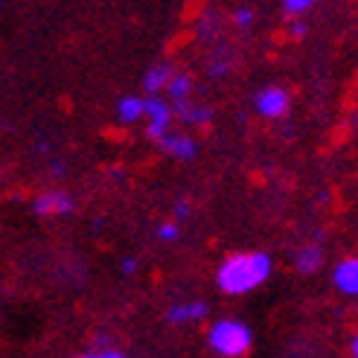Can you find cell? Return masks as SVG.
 Returning <instances> with one entry per match:
<instances>
[{
	"mask_svg": "<svg viewBox=\"0 0 358 358\" xmlns=\"http://www.w3.org/2000/svg\"><path fill=\"white\" fill-rule=\"evenodd\" d=\"M91 355H102V358H120V355H122V350H120V344L114 341L111 335H99L96 341H94Z\"/></svg>",
	"mask_w": 358,
	"mask_h": 358,
	"instance_id": "cell-15",
	"label": "cell"
},
{
	"mask_svg": "<svg viewBox=\"0 0 358 358\" xmlns=\"http://www.w3.org/2000/svg\"><path fill=\"white\" fill-rule=\"evenodd\" d=\"M274 274V259L265 250H242L227 254L216 268V285L227 297H242L257 292L259 285Z\"/></svg>",
	"mask_w": 358,
	"mask_h": 358,
	"instance_id": "cell-1",
	"label": "cell"
},
{
	"mask_svg": "<svg viewBox=\"0 0 358 358\" xmlns=\"http://www.w3.org/2000/svg\"><path fill=\"white\" fill-rule=\"evenodd\" d=\"M254 111L262 120H282L292 111V94L280 85L259 87V91L254 94Z\"/></svg>",
	"mask_w": 358,
	"mask_h": 358,
	"instance_id": "cell-4",
	"label": "cell"
},
{
	"mask_svg": "<svg viewBox=\"0 0 358 358\" xmlns=\"http://www.w3.org/2000/svg\"><path fill=\"white\" fill-rule=\"evenodd\" d=\"M187 216H189V201H187V199H178V201H175V219L184 222Z\"/></svg>",
	"mask_w": 358,
	"mask_h": 358,
	"instance_id": "cell-22",
	"label": "cell"
},
{
	"mask_svg": "<svg viewBox=\"0 0 358 358\" xmlns=\"http://www.w3.org/2000/svg\"><path fill=\"white\" fill-rule=\"evenodd\" d=\"M332 285L344 297H358V257H347L332 268Z\"/></svg>",
	"mask_w": 358,
	"mask_h": 358,
	"instance_id": "cell-8",
	"label": "cell"
},
{
	"mask_svg": "<svg viewBox=\"0 0 358 358\" xmlns=\"http://www.w3.org/2000/svg\"><path fill=\"white\" fill-rule=\"evenodd\" d=\"M350 352H352V355L358 358V332L352 335V341H350Z\"/></svg>",
	"mask_w": 358,
	"mask_h": 358,
	"instance_id": "cell-23",
	"label": "cell"
},
{
	"mask_svg": "<svg viewBox=\"0 0 358 358\" xmlns=\"http://www.w3.org/2000/svg\"><path fill=\"white\" fill-rule=\"evenodd\" d=\"M207 347L222 358H239V355H248L250 347H254V332H250V327L242 324V320L224 317L210 327Z\"/></svg>",
	"mask_w": 358,
	"mask_h": 358,
	"instance_id": "cell-2",
	"label": "cell"
},
{
	"mask_svg": "<svg viewBox=\"0 0 358 358\" xmlns=\"http://www.w3.org/2000/svg\"><path fill=\"white\" fill-rule=\"evenodd\" d=\"M157 239L160 242H178L181 239V222H160L157 224Z\"/></svg>",
	"mask_w": 358,
	"mask_h": 358,
	"instance_id": "cell-16",
	"label": "cell"
},
{
	"mask_svg": "<svg viewBox=\"0 0 358 358\" xmlns=\"http://www.w3.org/2000/svg\"><path fill=\"white\" fill-rule=\"evenodd\" d=\"M210 32H219V17L213 15V12H207V15L201 17V27H199V38H210Z\"/></svg>",
	"mask_w": 358,
	"mask_h": 358,
	"instance_id": "cell-18",
	"label": "cell"
},
{
	"mask_svg": "<svg viewBox=\"0 0 358 358\" xmlns=\"http://www.w3.org/2000/svg\"><path fill=\"white\" fill-rule=\"evenodd\" d=\"M324 245H317V242H309V245H303L297 250V257H294V268H297V274L303 277H309V274H317L320 271V265H324Z\"/></svg>",
	"mask_w": 358,
	"mask_h": 358,
	"instance_id": "cell-9",
	"label": "cell"
},
{
	"mask_svg": "<svg viewBox=\"0 0 358 358\" xmlns=\"http://www.w3.org/2000/svg\"><path fill=\"white\" fill-rule=\"evenodd\" d=\"M175 122V105L164 94H149L146 96V134L149 140H160Z\"/></svg>",
	"mask_w": 358,
	"mask_h": 358,
	"instance_id": "cell-3",
	"label": "cell"
},
{
	"mask_svg": "<svg viewBox=\"0 0 358 358\" xmlns=\"http://www.w3.org/2000/svg\"><path fill=\"white\" fill-rule=\"evenodd\" d=\"M175 73V67L169 62H157L143 73V91L146 94H166V85Z\"/></svg>",
	"mask_w": 358,
	"mask_h": 358,
	"instance_id": "cell-11",
	"label": "cell"
},
{
	"mask_svg": "<svg viewBox=\"0 0 358 358\" xmlns=\"http://www.w3.org/2000/svg\"><path fill=\"white\" fill-rule=\"evenodd\" d=\"M157 146H160L164 155H169L175 160H184V164L199 155V143H195V137L187 134V131H175V129H169L164 137H160Z\"/></svg>",
	"mask_w": 358,
	"mask_h": 358,
	"instance_id": "cell-6",
	"label": "cell"
},
{
	"mask_svg": "<svg viewBox=\"0 0 358 358\" xmlns=\"http://www.w3.org/2000/svg\"><path fill=\"white\" fill-rule=\"evenodd\" d=\"M117 120L122 125H131L137 120L146 117V96H140V94H129V96H122L117 99V108H114Z\"/></svg>",
	"mask_w": 358,
	"mask_h": 358,
	"instance_id": "cell-12",
	"label": "cell"
},
{
	"mask_svg": "<svg viewBox=\"0 0 358 358\" xmlns=\"http://www.w3.org/2000/svg\"><path fill=\"white\" fill-rule=\"evenodd\" d=\"M236 59L230 50H216V56L210 59V76H227L230 70H234Z\"/></svg>",
	"mask_w": 358,
	"mask_h": 358,
	"instance_id": "cell-14",
	"label": "cell"
},
{
	"mask_svg": "<svg viewBox=\"0 0 358 358\" xmlns=\"http://www.w3.org/2000/svg\"><path fill=\"white\" fill-rule=\"evenodd\" d=\"M234 24L239 29H250V24H254V9H250V6H239L234 12Z\"/></svg>",
	"mask_w": 358,
	"mask_h": 358,
	"instance_id": "cell-19",
	"label": "cell"
},
{
	"mask_svg": "<svg viewBox=\"0 0 358 358\" xmlns=\"http://www.w3.org/2000/svg\"><path fill=\"white\" fill-rule=\"evenodd\" d=\"M137 268H140L137 257H125V259L120 262V271H122L125 277H134V274H137Z\"/></svg>",
	"mask_w": 358,
	"mask_h": 358,
	"instance_id": "cell-20",
	"label": "cell"
},
{
	"mask_svg": "<svg viewBox=\"0 0 358 358\" xmlns=\"http://www.w3.org/2000/svg\"><path fill=\"white\" fill-rule=\"evenodd\" d=\"M172 105H175V120H181L184 125H207L213 117L207 105L189 102V99H172Z\"/></svg>",
	"mask_w": 358,
	"mask_h": 358,
	"instance_id": "cell-10",
	"label": "cell"
},
{
	"mask_svg": "<svg viewBox=\"0 0 358 358\" xmlns=\"http://www.w3.org/2000/svg\"><path fill=\"white\" fill-rule=\"evenodd\" d=\"M315 3L317 0H282V12L289 17H300V15H306Z\"/></svg>",
	"mask_w": 358,
	"mask_h": 358,
	"instance_id": "cell-17",
	"label": "cell"
},
{
	"mask_svg": "<svg viewBox=\"0 0 358 358\" xmlns=\"http://www.w3.org/2000/svg\"><path fill=\"white\" fill-rule=\"evenodd\" d=\"M32 210L38 216H67V213L76 210V199L70 192L52 187V189H44L32 199Z\"/></svg>",
	"mask_w": 358,
	"mask_h": 358,
	"instance_id": "cell-5",
	"label": "cell"
},
{
	"mask_svg": "<svg viewBox=\"0 0 358 358\" xmlns=\"http://www.w3.org/2000/svg\"><path fill=\"white\" fill-rule=\"evenodd\" d=\"M289 32H292V38H306V32H309V27L300 21V17H294V21L289 24Z\"/></svg>",
	"mask_w": 358,
	"mask_h": 358,
	"instance_id": "cell-21",
	"label": "cell"
},
{
	"mask_svg": "<svg viewBox=\"0 0 358 358\" xmlns=\"http://www.w3.org/2000/svg\"><path fill=\"white\" fill-rule=\"evenodd\" d=\"M210 315V306L204 300H181L169 306L166 312V324L172 327H189V324H201V320Z\"/></svg>",
	"mask_w": 358,
	"mask_h": 358,
	"instance_id": "cell-7",
	"label": "cell"
},
{
	"mask_svg": "<svg viewBox=\"0 0 358 358\" xmlns=\"http://www.w3.org/2000/svg\"><path fill=\"white\" fill-rule=\"evenodd\" d=\"M192 87H195L192 73H187V70H175L169 85H166V96L169 99H189L192 96Z\"/></svg>",
	"mask_w": 358,
	"mask_h": 358,
	"instance_id": "cell-13",
	"label": "cell"
}]
</instances>
